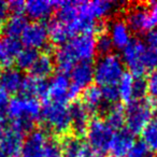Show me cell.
Masks as SVG:
<instances>
[{
  "label": "cell",
  "mask_w": 157,
  "mask_h": 157,
  "mask_svg": "<svg viewBox=\"0 0 157 157\" xmlns=\"http://www.w3.org/2000/svg\"><path fill=\"white\" fill-rule=\"evenodd\" d=\"M146 155H148V148L143 141H138L135 142L128 157H145Z\"/></svg>",
  "instance_id": "e575fe53"
},
{
  "label": "cell",
  "mask_w": 157,
  "mask_h": 157,
  "mask_svg": "<svg viewBox=\"0 0 157 157\" xmlns=\"http://www.w3.org/2000/svg\"><path fill=\"white\" fill-rule=\"evenodd\" d=\"M22 48L23 45L20 39H14L7 36L0 37V63L2 65H11L15 61Z\"/></svg>",
  "instance_id": "44dd1931"
},
{
  "label": "cell",
  "mask_w": 157,
  "mask_h": 157,
  "mask_svg": "<svg viewBox=\"0 0 157 157\" xmlns=\"http://www.w3.org/2000/svg\"><path fill=\"white\" fill-rule=\"evenodd\" d=\"M44 157H63L61 142L56 138H48L44 148Z\"/></svg>",
  "instance_id": "4dcf8cb0"
},
{
  "label": "cell",
  "mask_w": 157,
  "mask_h": 157,
  "mask_svg": "<svg viewBox=\"0 0 157 157\" xmlns=\"http://www.w3.org/2000/svg\"><path fill=\"white\" fill-rule=\"evenodd\" d=\"M108 35L111 39L113 46L123 50L126 48L131 39V30L127 26L126 22L122 18H114L108 26Z\"/></svg>",
  "instance_id": "ac0fdd59"
},
{
  "label": "cell",
  "mask_w": 157,
  "mask_h": 157,
  "mask_svg": "<svg viewBox=\"0 0 157 157\" xmlns=\"http://www.w3.org/2000/svg\"><path fill=\"white\" fill-rule=\"evenodd\" d=\"M46 98L50 101H56L61 103H67L75 99L68 73L58 72L52 75L50 82L48 83Z\"/></svg>",
  "instance_id": "9c48e42d"
},
{
  "label": "cell",
  "mask_w": 157,
  "mask_h": 157,
  "mask_svg": "<svg viewBox=\"0 0 157 157\" xmlns=\"http://www.w3.org/2000/svg\"><path fill=\"white\" fill-rule=\"evenodd\" d=\"M0 157H10V156H8V155L1 150V147H0Z\"/></svg>",
  "instance_id": "60d3db41"
},
{
  "label": "cell",
  "mask_w": 157,
  "mask_h": 157,
  "mask_svg": "<svg viewBox=\"0 0 157 157\" xmlns=\"http://www.w3.org/2000/svg\"><path fill=\"white\" fill-rule=\"evenodd\" d=\"M71 88L75 98L80 93L92 85L94 81V67L90 63H78L68 73Z\"/></svg>",
  "instance_id": "7c38bea8"
},
{
  "label": "cell",
  "mask_w": 157,
  "mask_h": 157,
  "mask_svg": "<svg viewBox=\"0 0 157 157\" xmlns=\"http://www.w3.org/2000/svg\"><path fill=\"white\" fill-rule=\"evenodd\" d=\"M1 71H2V63H0V73H1Z\"/></svg>",
  "instance_id": "b9f144b4"
},
{
  "label": "cell",
  "mask_w": 157,
  "mask_h": 157,
  "mask_svg": "<svg viewBox=\"0 0 157 157\" xmlns=\"http://www.w3.org/2000/svg\"><path fill=\"white\" fill-rule=\"evenodd\" d=\"M135 142L132 133L127 129H121L114 132L109 152L112 157H128Z\"/></svg>",
  "instance_id": "ffe728a7"
},
{
  "label": "cell",
  "mask_w": 157,
  "mask_h": 157,
  "mask_svg": "<svg viewBox=\"0 0 157 157\" xmlns=\"http://www.w3.org/2000/svg\"><path fill=\"white\" fill-rule=\"evenodd\" d=\"M94 67V81L99 87L116 86L125 74L124 63L117 54L101 55Z\"/></svg>",
  "instance_id": "277c9868"
},
{
  "label": "cell",
  "mask_w": 157,
  "mask_h": 157,
  "mask_svg": "<svg viewBox=\"0 0 157 157\" xmlns=\"http://www.w3.org/2000/svg\"><path fill=\"white\" fill-rule=\"evenodd\" d=\"M48 30L50 41H52V43L57 44L59 46L67 43L70 39L74 37L69 27L65 23L60 22L56 18L50 22L48 26Z\"/></svg>",
  "instance_id": "cb8c5ba5"
},
{
  "label": "cell",
  "mask_w": 157,
  "mask_h": 157,
  "mask_svg": "<svg viewBox=\"0 0 157 157\" xmlns=\"http://www.w3.org/2000/svg\"><path fill=\"white\" fill-rule=\"evenodd\" d=\"M146 90L147 94L154 99L157 100V69L153 70L146 80Z\"/></svg>",
  "instance_id": "836d02e7"
},
{
  "label": "cell",
  "mask_w": 157,
  "mask_h": 157,
  "mask_svg": "<svg viewBox=\"0 0 157 157\" xmlns=\"http://www.w3.org/2000/svg\"><path fill=\"white\" fill-rule=\"evenodd\" d=\"M155 116L141 133L142 141L144 142L148 151H152L153 153L157 154V108H155Z\"/></svg>",
  "instance_id": "83f0119b"
},
{
  "label": "cell",
  "mask_w": 157,
  "mask_h": 157,
  "mask_svg": "<svg viewBox=\"0 0 157 157\" xmlns=\"http://www.w3.org/2000/svg\"><path fill=\"white\" fill-rule=\"evenodd\" d=\"M143 43L148 52L157 55V27H153L145 33Z\"/></svg>",
  "instance_id": "1f68e13d"
},
{
  "label": "cell",
  "mask_w": 157,
  "mask_h": 157,
  "mask_svg": "<svg viewBox=\"0 0 157 157\" xmlns=\"http://www.w3.org/2000/svg\"><path fill=\"white\" fill-rule=\"evenodd\" d=\"M55 70L54 57L48 52H43L38 55L35 63L29 70L30 75L36 76L38 78L45 80L46 78L51 76Z\"/></svg>",
  "instance_id": "603a6c76"
},
{
  "label": "cell",
  "mask_w": 157,
  "mask_h": 157,
  "mask_svg": "<svg viewBox=\"0 0 157 157\" xmlns=\"http://www.w3.org/2000/svg\"><path fill=\"white\" fill-rule=\"evenodd\" d=\"M25 76L18 68L8 67L0 73V90L8 95L21 93Z\"/></svg>",
  "instance_id": "e0dca14e"
},
{
  "label": "cell",
  "mask_w": 157,
  "mask_h": 157,
  "mask_svg": "<svg viewBox=\"0 0 157 157\" xmlns=\"http://www.w3.org/2000/svg\"><path fill=\"white\" fill-rule=\"evenodd\" d=\"M116 86L120 99L127 103L135 100H141L147 93L146 81L142 78L133 76L131 73H125Z\"/></svg>",
  "instance_id": "30bf717a"
},
{
  "label": "cell",
  "mask_w": 157,
  "mask_h": 157,
  "mask_svg": "<svg viewBox=\"0 0 157 157\" xmlns=\"http://www.w3.org/2000/svg\"><path fill=\"white\" fill-rule=\"evenodd\" d=\"M100 157H112V156H105V155H103V156H100Z\"/></svg>",
  "instance_id": "ee69618b"
},
{
  "label": "cell",
  "mask_w": 157,
  "mask_h": 157,
  "mask_svg": "<svg viewBox=\"0 0 157 157\" xmlns=\"http://www.w3.org/2000/svg\"><path fill=\"white\" fill-rule=\"evenodd\" d=\"M56 10V1L50 0H30L25 3L26 15L33 22L43 23L52 16Z\"/></svg>",
  "instance_id": "2e32d148"
},
{
  "label": "cell",
  "mask_w": 157,
  "mask_h": 157,
  "mask_svg": "<svg viewBox=\"0 0 157 157\" xmlns=\"http://www.w3.org/2000/svg\"><path fill=\"white\" fill-rule=\"evenodd\" d=\"M6 131V124H5V121H3V117H0V140L2 138L3 133Z\"/></svg>",
  "instance_id": "ab89813d"
},
{
  "label": "cell",
  "mask_w": 157,
  "mask_h": 157,
  "mask_svg": "<svg viewBox=\"0 0 157 157\" xmlns=\"http://www.w3.org/2000/svg\"><path fill=\"white\" fill-rule=\"evenodd\" d=\"M9 14V9H8V2L1 1L0 0V23L2 24L3 21L7 20V16Z\"/></svg>",
  "instance_id": "74e56055"
},
{
  "label": "cell",
  "mask_w": 157,
  "mask_h": 157,
  "mask_svg": "<svg viewBox=\"0 0 157 157\" xmlns=\"http://www.w3.org/2000/svg\"><path fill=\"white\" fill-rule=\"evenodd\" d=\"M124 21L129 29L137 33H147L154 27L148 13V9L142 5H136L127 9Z\"/></svg>",
  "instance_id": "4fadbf2b"
},
{
  "label": "cell",
  "mask_w": 157,
  "mask_h": 157,
  "mask_svg": "<svg viewBox=\"0 0 157 157\" xmlns=\"http://www.w3.org/2000/svg\"><path fill=\"white\" fill-rule=\"evenodd\" d=\"M24 140V133L13 127H10L6 129L2 138L0 140V147L8 156L20 157Z\"/></svg>",
  "instance_id": "d6986e66"
},
{
  "label": "cell",
  "mask_w": 157,
  "mask_h": 157,
  "mask_svg": "<svg viewBox=\"0 0 157 157\" xmlns=\"http://www.w3.org/2000/svg\"><path fill=\"white\" fill-rule=\"evenodd\" d=\"M41 110L39 100L20 95L9 101L6 114L11 121V127L23 133H29L41 118Z\"/></svg>",
  "instance_id": "7a4b0ae2"
},
{
  "label": "cell",
  "mask_w": 157,
  "mask_h": 157,
  "mask_svg": "<svg viewBox=\"0 0 157 157\" xmlns=\"http://www.w3.org/2000/svg\"><path fill=\"white\" fill-rule=\"evenodd\" d=\"M27 25H28V21L23 14H12L10 17L6 20L5 24L2 25V30L5 33L3 36L20 39L26 29Z\"/></svg>",
  "instance_id": "484cf974"
},
{
  "label": "cell",
  "mask_w": 157,
  "mask_h": 157,
  "mask_svg": "<svg viewBox=\"0 0 157 157\" xmlns=\"http://www.w3.org/2000/svg\"><path fill=\"white\" fill-rule=\"evenodd\" d=\"M50 136L44 129H33L26 136L20 157H44V148Z\"/></svg>",
  "instance_id": "5bb4252c"
},
{
  "label": "cell",
  "mask_w": 157,
  "mask_h": 157,
  "mask_svg": "<svg viewBox=\"0 0 157 157\" xmlns=\"http://www.w3.org/2000/svg\"><path fill=\"white\" fill-rule=\"evenodd\" d=\"M114 130L107 124L103 118L95 117L90 120L85 131L86 144L95 155H105L109 152Z\"/></svg>",
  "instance_id": "8992f818"
},
{
  "label": "cell",
  "mask_w": 157,
  "mask_h": 157,
  "mask_svg": "<svg viewBox=\"0 0 157 157\" xmlns=\"http://www.w3.org/2000/svg\"><path fill=\"white\" fill-rule=\"evenodd\" d=\"M121 5L109 0L78 1V18L88 24L101 23V20L113 13Z\"/></svg>",
  "instance_id": "ba28073f"
},
{
  "label": "cell",
  "mask_w": 157,
  "mask_h": 157,
  "mask_svg": "<svg viewBox=\"0 0 157 157\" xmlns=\"http://www.w3.org/2000/svg\"><path fill=\"white\" fill-rule=\"evenodd\" d=\"M155 108L151 101L144 99L128 103V107L125 110V125L127 126V130L133 136L141 133L154 117Z\"/></svg>",
  "instance_id": "52a82bcc"
},
{
  "label": "cell",
  "mask_w": 157,
  "mask_h": 157,
  "mask_svg": "<svg viewBox=\"0 0 157 157\" xmlns=\"http://www.w3.org/2000/svg\"><path fill=\"white\" fill-rule=\"evenodd\" d=\"M71 130H73L74 136L80 137L85 135V131L90 122V112L82 103V101H75L69 107Z\"/></svg>",
  "instance_id": "9a60e30c"
},
{
  "label": "cell",
  "mask_w": 157,
  "mask_h": 157,
  "mask_svg": "<svg viewBox=\"0 0 157 157\" xmlns=\"http://www.w3.org/2000/svg\"><path fill=\"white\" fill-rule=\"evenodd\" d=\"M148 13H150L151 20H152V23H153V26L156 25V27H157V1L151 3L150 9H148Z\"/></svg>",
  "instance_id": "f35d334b"
},
{
  "label": "cell",
  "mask_w": 157,
  "mask_h": 157,
  "mask_svg": "<svg viewBox=\"0 0 157 157\" xmlns=\"http://www.w3.org/2000/svg\"><path fill=\"white\" fill-rule=\"evenodd\" d=\"M105 121L113 130H121L125 125V110L122 105H112L105 112Z\"/></svg>",
  "instance_id": "4316f807"
},
{
  "label": "cell",
  "mask_w": 157,
  "mask_h": 157,
  "mask_svg": "<svg viewBox=\"0 0 157 157\" xmlns=\"http://www.w3.org/2000/svg\"><path fill=\"white\" fill-rule=\"evenodd\" d=\"M145 157H154V156H152V155H151V154H148V155H146Z\"/></svg>",
  "instance_id": "7bdbcfd3"
},
{
  "label": "cell",
  "mask_w": 157,
  "mask_h": 157,
  "mask_svg": "<svg viewBox=\"0 0 157 157\" xmlns=\"http://www.w3.org/2000/svg\"><path fill=\"white\" fill-rule=\"evenodd\" d=\"M44 126L57 136H66L71 130L69 105L67 103L48 100L41 110Z\"/></svg>",
  "instance_id": "5b68a950"
},
{
  "label": "cell",
  "mask_w": 157,
  "mask_h": 157,
  "mask_svg": "<svg viewBox=\"0 0 157 157\" xmlns=\"http://www.w3.org/2000/svg\"><path fill=\"white\" fill-rule=\"evenodd\" d=\"M50 38H48V26L44 23L33 22L28 23L26 29L21 37V42L26 48H33V50H41L45 48L48 44Z\"/></svg>",
  "instance_id": "8fae6325"
},
{
  "label": "cell",
  "mask_w": 157,
  "mask_h": 157,
  "mask_svg": "<svg viewBox=\"0 0 157 157\" xmlns=\"http://www.w3.org/2000/svg\"><path fill=\"white\" fill-rule=\"evenodd\" d=\"M82 103L87 108L90 114L98 113L100 110L103 109V105H105L101 88L97 85H90L85 90H83Z\"/></svg>",
  "instance_id": "d4e9b609"
},
{
  "label": "cell",
  "mask_w": 157,
  "mask_h": 157,
  "mask_svg": "<svg viewBox=\"0 0 157 157\" xmlns=\"http://www.w3.org/2000/svg\"><path fill=\"white\" fill-rule=\"evenodd\" d=\"M102 93V98L105 103L108 105H115L116 101L120 99L118 97L117 86H107V87H100Z\"/></svg>",
  "instance_id": "d6a6232c"
},
{
  "label": "cell",
  "mask_w": 157,
  "mask_h": 157,
  "mask_svg": "<svg viewBox=\"0 0 157 157\" xmlns=\"http://www.w3.org/2000/svg\"><path fill=\"white\" fill-rule=\"evenodd\" d=\"M113 43L110 39L109 35L105 31L98 33V37H96V50L97 53H100L101 55H107L112 53L113 50Z\"/></svg>",
  "instance_id": "f546056e"
},
{
  "label": "cell",
  "mask_w": 157,
  "mask_h": 157,
  "mask_svg": "<svg viewBox=\"0 0 157 157\" xmlns=\"http://www.w3.org/2000/svg\"><path fill=\"white\" fill-rule=\"evenodd\" d=\"M46 88H48V83L45 82V80L29 75L25 76L21 93H22V96L39 100V99L46 98Z\"/></svg>",
  "instance_id": "7402d4cb"
},
{
  "label": "cell",
  "mask_w": 157,
  "mask_h": 157,
  "mask_svg": "<svg viewBox=\"0 0 157 157\" xmlns=\"http://www.w3.org/2000/svg\"><path fill=\"white\" fill-rule=\"evenodd\" d=\"M38 55H39V53L36 50L28 48H22V51H21L20 54L17 55V57L15 59L17 68L21 71H23V70H28L29 71L33 66V63H35Z\"/></svg>",
  "instance_id": "f1b7e54d"
},
{
  "label": "cell",
  "mask_w": 157,
  "mask_h": 157,
  "mask_svg": "<svg viewBox=\"0 0 157 157\" xmlns=\"http://www.w3.org/2000/svg\"><path fill=\"white\" fill-rule=\"evenodd\" d=\"M25 3L21 0H12L8 2V9L12 14H22L25 11Z\"/></svg>",
  "instance_id": "d590c367"
},
{
  "label": "cell",
  "mask_w": 157,
  "mask_h": 157,
  "mask_svg": "<svg viewBox=\"0 0 157 157\" xmlns=\"http://www.w3.org/2000/svg\"><path fill=\"white\" fill-rule=\"evenodd\" d=\"M9 101V95L6 94L2 90H0V117H3V115L7 113Z\"/></svg>",
  "instance_id": "8d00e7d4"
},
{
  "label": "cell",
  "mask_w": 157,
  "mask_h": 157,
  "mask_svg": "<svg viewBox=\"0 0 157 157\" xmlns=\"http://www.w3.org/2000/svg\"><path fill=\"white\" fill-rule=\"evenodd\" d=\"M122 61L133 76L141 78L145 72L157 67V55L146 50L143 41L132 39L122 50Z\"/></svg>",
  "instance_id": "3957f363"
},
{
  "label": "cell",
  "mask_w": 157,
  "mask_h": 157,
  "mask_svg": "<svg viewBox=\"0 0 157 157\" xmlns=\"http://www.w3.org/2000/svg\"><path fill=\"white\" fill-rule=\"evenodd\" d=\"M97 54L96 37L90 33L74 36L67 43L58 46L54 54L55 66L59 72L69 73L78 63H90Z\"/></svg>",
  "instance_id": "6da1fadb"
}]
</instances>
